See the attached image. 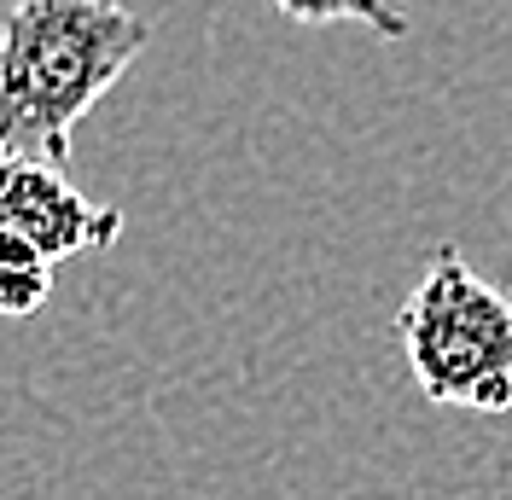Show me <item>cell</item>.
Wrapping results in <instances>:
<instances>
[{
	"mask_svg": "<svg viewBox=\"0 0 512 500\" xmlns=\"http://www.w3.org/2000/svg\"><path fill=\"white\" fill-rule=\"evenodd\" d=\"M0 227L30 239L47 262H64L76 250H105L123 233V210L94 204L64 181V169L53 163H12L6 192H0Z\"/></svg>",
	"mask_w": 512,
	"mask_h": 500,
	"instance_id": "3",
	"label": "cell"
},
{
	"mask_svg": "<svg viewBox=\"0 0 512 500\" xmlns=\"http://www.w3.org/2000/svg\"><path fill=\"white\" fill-rule=\"evenodd\" d=\"M152 18L123 0H12L0 18V146L70 163V134L146 53Z\"/></svg>",
	"mask_w": 512,
	"mask_h": 500,
	"instance_id": "1",
	"label": "cell"
},
{
	"mask_svg": "<svg viewBox=\"0 0 512 500\" xmlns=\"http://www.w3.org/2000/svg\"><path fill=\"white\" fill-rule=\"evenodd\" d=\"M47 291H53V262L30 239L0 227V314H35Z\"/></svg>",
	"mask_w": 512,
	"mask_h": 500,
	"instance_id": "5",
	"label": "cell"
},
{
	"mask_svg": "<svg viewBox=\"0 0 512 500\" xmlns=\"http://www.w3.org/2000/svg\"><path fill=\"white\" fill-rule=\"evenodd\" d=\"M396 344L425 402L512 413V297L454 245L431 250L419 285L396 309Z\"/></svg>",
	"mask_w": 512,
	"mask_h": 500,
	"instance_id": "2",
	"label": "cell"
},
{
	"mask_svg": "<svg viewBox=\"0 0 512 500\" xmlns=\"http://www.w3.org/2000/svg\"><path fill=\"white\" fill-rule=\"evenodd\" d=\"M280 6V18L291 24H361V30H373L379 41H408L414 24H408V12L396 6V0H274Z\"/></svg>",
	"mask_w": 512,
	"mask_h": 500,
	"instance_id": "4",
	"label": "cell"
}]
</instances>
